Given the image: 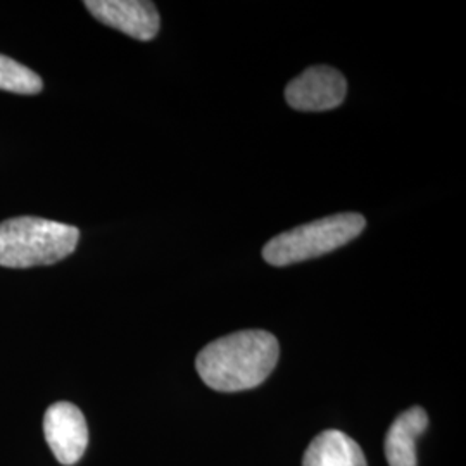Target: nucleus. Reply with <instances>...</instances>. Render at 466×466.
<instances>
[{
  "mask_svg": "<svg viewBox=\"0 0 466 466\" xmlns=\"http://www.w3.org/2000/svg\"><path fill=\"white\" fill-rule=\"evenodd\" d=\"M273 333L242 330L221 337L200 350L196 368L204 383L219 392L249 390L267 380L279 363Z\"/></svg>",
  "mask_w": 466,
  "mask_h": 466,
  "instance_id": "obj_1",
  "label": "nucleus"
},
{
  "mask_svg": "<svg viewBox=\"0 0 466 466\" xmlns=\"http://www.w3.org/2000/svg\"><path fill=\"white\" fill-rule=\"evenodd\" d=\"M76 227L44 218L19 217L0 223V267H49L73 254Z\"/></svg>",
  "mask_w": 466,
  "mask_h": 466,
  "instance_id": "obj_2",
  "label": "nucleus"
},
{
  "mask_svg": "<svg viewBox=\"0 0 466 466\" xmlns=\"http://www.w3.org/2000/svg\"><path fill=\"white\" fill-rule=\"evenodd\" d=\"M365 227L367 219L358 213L321 218L271 238L263 248V258L268 265L279 268L315 259L350 244Z\"/></svg>",
  "mask_w": 466,
  "mask_h": 466,
  "instance_id": "obj_3",
  "label": "nucleus"
},
{
  "mask_svg": "<svg viewBox=\"0 0 466 466\" xmlns=\"http://www.w3.org/2000/svg\"><path fill=\"white\" fill-rule=\"evenodd\" d=\"M348 92L346 78L330 66L308 67L285 88V99L298 111H329L339 107Z\"/></svg>",
  "mask_w": 466,
  "mask_h": 466,
  "instance_id": "obj_4",
  "label": "nucleus"
},
{
  "mask_svg": "<svg viewBox=\"0 0 466 466\" xmlns=\"http://www.w3.org/2000/svg\"><path fill=\"white\" fill-rule=\"evenodd\" d=\"M44 433L52 454L61 465H75L88 446L84 413L71 402H56L46 411Z\"/></svg>",
  "mask_w": 466,
  "mask_h": 466,
  "instance_id": "obj_5",
  "label": "nucleus"
},
{
  "mask_svg": "<svg viewBox=\"0 0 466 466\" xmlns=\"http://www.w3.org/2000/svg\"><path fill=\"white\" fill-rule=\"evenodd\" d=\"M85 7L106 26L137 40L149 42L159 32V13L146 0H86Z\"/></svg>",
  "mask_w": 466,
  "mask_h": 466,
  "instance_id": "obj_6",
  "label": "nucleus"
},
{
  "mask_svg": "<svg viewBox=\"0 0 466 466\" xmlns=\"http://www.w3.org/2000/svg\"><path fill=\"white\" fill-rule=\"evenodd\" d=\"M429 427L423 408L415 406L394 420L385 437L389 466H417V439Z\"/></svg>",
  "mask_w": 466,
  "mask_h": 466,
  "instance_id": "obj_7",
  "label": "nucleus"
},
{
  "mask_svg": "<svg viewBox=\"0 0 466 466\" xmlns=\"http://www.w3.org/2000/svg\"><path fill=\"white\" fill-rule=\"evenodd\" d=\"M302 466H368L363 450L340 431H325L308 446Z\"/></svg>",
  "mask_w": 466,
  "mask_h": 466,
  "instance_id": "obj_8",
  "label": "nucleus"
},
{
  "mask_svg": "<svg viewBox=\"0 0 466 466\" xmlns=\"http://www.w3.org/2000/svg\"><path fill=\"white\" fill-rule=\"evenodd\" d=\"M44 88L42 78L30 67L0 54V90L21 96H35Z\"/></svg>",
  "mask_w": 466,
  "mask_h": 466,
  "instance_id": "obj_9",
  "label": "nucleus"
}]
</instances>
